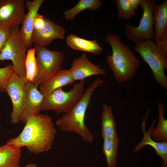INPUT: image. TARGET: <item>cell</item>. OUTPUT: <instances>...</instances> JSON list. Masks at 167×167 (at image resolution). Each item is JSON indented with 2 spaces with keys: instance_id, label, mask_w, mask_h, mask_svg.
I'll return each mask as SVG.
<instances>
[{
  "instance_id": "1",
  "label": "cell",
  "mask_w": 167,
  "mask_h": 167,
  "mask_svg": "<svg viewBox=\"0 0 167 167\" xmlns=\"http://www.w3.org/2000/svg\"><path fill=\"white\" fill-rule=\"evenodd\" d=\"M25 124L21 133L7 140L6 144L18 148L25 147L30 153L36 154L52 148L57 131L50 116L39 114L31 117Z\"/></svg>"
},
{
  "instance_id": "2",
  "label": "cell",
  "mask_w": 167,
  "mask_h": 167,
  "mask_svg": "<svg viewBox=\"0 0 167 167\" xmlns=\"http://www.w3.org/2000/svg\"><path fill=\"white\" fill-rule=\"evenodd\" d=\"M110 46L112 53L106 56V63L117 82L122 84L132 79L137 73L140 60L129 46L123 43L119 36L114 33L105 38Z\"/></svg>"
},
{
  "instance_id": "3",
  "label": "cell",
  "mask_w": 167,
  "mask_h": 167,
  "mask_svg": "<svg viewBox=\"0 0 167 167\" xmlns=\"http://www.w3.org/2000/svg\"><path fill=\"white\" fill-rule=\"evenodd\" d=\"M104 83V79H95L85 90L82 97L74 106L56 121V124L60 131L76 133L87 142L93 141V134L86 125L85 117L92 94Z\"/></svg>"
},
{
  "instance_id": "4",
  "label": "cell",
  "mask_w": 167,
  "mask_h": 167,
  "mask_svg": "<svg viewBox=\"0 0 167 167\" xmlns=\"http://www.w3.org/2000/svg\"><path fill=\"white\" fill-rule=\"evenodd\" d=\"M133 49L150 67L157 83L162 89L167 90V78L165 71L167 69V54L151 40L136 43Z\"/></svg>"
},
{
  "instance_id": "5",
  "label": "cell",
  "mask_w": 167,
  "mask_h": 167,
  "mask_svg": "<svg viewBox=\"0 0 167 167\" xmlns=\"http://www.w3.org/2000/svg\"><path fill=\"white\" fill-rule=\"evenodd\" d=\"M36 50L37 71L32 82L37 87L56 75L62 70L63 54L34 43Z\"/></svg>"
},
{
  "instance_id": "6",
  "label": "cell",
  "mask_w": 167,
  "mask_h": 167,
  "mask_svg": "<svg viewBox=\"0 0 167 167\" xmlns=\"http://www.w3.org/2000/svg\"><path fill=\"white\" fill-rule=\"evenodd\" d=\"M85 80L74 84L72 88L65 91L62 88L45 96L41 111L52 110L57 114L69 111L81 99L85 90Z\"/></svg>"
},
{
  "instance_id": "7",
  "label": "cell",
  "mask_w": 167,
  "mask_h": 167,
  "mask_svg": "<svg viewBox=\"0 0 167 167\" xmlns=\"http://www.w3.org/2000/svg\"><path fill=\"white\" fill-rule=\"evenodd\" d=\"M19 27L10 29L9 37L0 54V63L11 60L14 72L20 77L26 79L25 62L28 48L19 34Z\"/></svg>"
},
{
  "instance_id": "8",
  "label": "cell",
  "mask_w": 167,
  "mask_h": 167,
  "mask_svg": "<svg viewBox=\"0 0 167 167\" xmlns=\"http://www.w3.org/2000/svg\"><path fill=\"white\" fill-rule=\"evenodd\" d=\"M156 3L153 0H140L143 13L139 25L135 27L129 23L125 24L126 36L133 42L154 39L153 9Z\"/></svg>"
},
{
  "instance_id": "9",
  "label": "cell",
  "mask_w": 167,
  "mask_h": 167,
  "mask_svg": "<svg viewBox=\"0 0 167 167\" xmlns=\"http://www.w3.org/2000/svg\"><path fill=\"white\" fill-rule=\"evenodd\" d=\"M27 81L14 72L6 84V92L11 98L13 106L11 122L14 124L20 122L25 106Z\"/></svg>"
},
{
  "instance_id": "10",
  "label": "cell",
  "mask_w": 167,
  "mask_h": 167,
  "mask_svg": "<svg viewBox=\"0 0 167 167\" xmlns=\"http://www.w3.org/2000/svg\"><path fill=\"white\" fill-rule=\"evenodd\" d=\"M24 0H0V27L10 29L22 24L25 17Z\"/></svg>"
},
{
  "instance_id": "11",
  "label": "cell",
  "mask_w": 167,
  "mask_h": 167,
  "mask_svg": "<svg viewBox=\"0 0 167 167\" xmlns=\"http://www.w3.org/2000/svg\"><path fill=\"white\" fill-rule=\"evenodd\" d=\"M154 42L167 54V0L157 4L153 9Z\"/></svg>"
},
{
  "instance_id": "12",
  "label": "cell",
  "mask_w": 167,
  "mask_h": 167,
  "mask_svg": "<svg viewBox=\"0 0 167 167\" xmlns=\"http://www.w3.org/2000/svg\"><path fill=\"white\" fill-rule=\"evenodd\" d=\"M32 82L28 81L26 84L25 102L20 122L24 124L29 117L39 114L45 98Z\"/></svg>"
},
{
  "instance_id": "13",
  "label": "cell",
  "mask_w": 167,
  "mask_h": 167,
  "mask_svg": "<svg viewBox=\"0 0 167 167\" xmlns=\"http://www.w3.org/2000/svg\"><path fill=\"white\" fill-rule=\"evenodd\" d=\"M44 2V0H27L25 2L28 12L19 29V34L28 48H31L32 45L34 21L39 8Z\"/></svg>"
},
{
  "instance_id": "14",
  "label": "cell",
  "mask_w": 167,
  "mask_h": 167,
  "mask_svg": "<svg viewBox=\"0 0 167 167\" xmlns=\"http://www.w3.org/2000/svg\"><path fill=\"white\" fill-rule=\"evenodd\" d=\"M70 69L75 81L82 80L91 76L103 75L106 73L100 65H96L90 61L85 53L73 60Z\"/></svg>"
},
{
  "instance_id": "15",
  "label": "cell",
  "mask_w": 167,
  "mask_h": 167,
  "mask_svg": "<svg viewBox=\"0 0 167 167\" xmlns=\"http://www.w3.org/2000/svg\"><path fill=\"white\" fill-rule=\"evenodd\" d=\"M65 33L66 30L64 27L57 24L45 17V22L43 28L39 30L33 31V42L46 47L55 39H65Z\"/></svg>"
},
{
  "instance_id": "16",
  "label": "cell",
  "mask_w": 167,
  "mask_h": 167,
  "mask_svg": "<svg viewBox=\"0 0 167 167\" xmlns=\"http://www.w3.org/2000/svg\"><path fill=\"white\" fill-rule=\"evenodd\" d=\"M148 110L145 115L144 120L142 122L141 128L144 134V136L141 142L135 146L134 152L140 150L145 145H149L153 148L155 150L156 153L162 159L161 164L162 167H167V141L156 142L151 137V133L154 128L156 120L153 121L151 127L147 131H146V125L147 118L149 113Z\"/></svg>"
},
{
  "instance_id": "17",
  "label": "cell",
  "mask_w": 167,
  "mask_h": 167,
  "mask_svg": "<svg viewBox=\"0 0 167 167\" xmlns=\"http://www.w3.org/2000/svg\"><path fill=\"white\" fill-rule=\"evenodd\" d=\"M70 69H62L60 72L40 85L39 90L45 96L62 87L74 82Z\"/></svg>"
},
{
  "instance_id": "18",
  "label": "cell",
  "mask_w": 167,
  "mask_h": 167,
  "mask_svg": "<svg viewBox=\"0 0 167 167\" xmlns=\"http://www.w3.org/2000/svg\"><path fill=\"white\" fill-rule=\"evenodd\" d=\"M101 119V135L103 139H116L118 138L116 122L110 106L105 103L102 106Z\"/></svg>"
},
{
  "instance_id": "19",
  "label": "cell",
  "mask_w": 167,
  "mask_h": 167,
  "mask_svg": "<svg viewBox=\"0 0 167 167\" xmlns=\"http://www.w3.org/2000/svg\"><path fill=\"white\" fill-rule=\"evenodd\" d=\"M66 42L68 46L74 50L91 53L95 54L102 53V48L96 40L85 39L71 34L66 37Z\"/></svg>"
},
{
  "instance_id": "20",
  "label": "cell",
  "mask_w": 167,
  "mask_h": 167,
  "mask_svg": "<svg viewBox=\"0 0 167 167\" xmlns=\"http://www.w3.org/2000/svg\"><path fill=\"white\" fill-rule=\"evenodd\" d=\"M21 148L5 144L0 146V167H21Z\"/></svg>"
},
{
  "instance_id": "21",
  "label": "cell",
  "mask_w": 167,
  "mask_h": 167,
  "mask_svg": "<svg viewBox=\"0 0 167 167\" xmlns=\"http://www.w3.org/2000/svg\"><path fill=\"white\" fill-rule=\"evenodd\" d=\"M102 4L99 0H80L73 7L63 11L64 18L67 21L73 19L83 11H96L101 8Z\"/></svg>"
},
{
  "instance_id": "22",
  "label": "cell",
  "mask_w": 167,
  "mask_h": 167,
  "mask_svg": "<svg viewBox=\"0 0 167 167\" xmlns=\"http://www.w3.org/2000/svg\"><path fill=\"white\" fill-rule=\"evenodd\" d=\"M159 120L157 126L152 130L150 135L154 140L158 142L167 141V120L164 117L165 108L164 104L160 101L158 104Z\"/></svg>"
},
{
  "instance_id": "23",
  "label": "cell",
  "mask_w": 167,
  "mask_h": 167,
  "mask_svg": "<svg viewBox=\"0 0 167 167\" xmlns=\"http://www.w3.org/2000/svg\"><path fill=\"white\" fill-rule=\"evenodd\" d=\"M119 139H104L102 146L107 167H115L119 149Z\"/></svg>"
},
{
  "instance_id": "24",
  "label": "cell",
  "mask_w": 167,
  "mask_h": 167,
  "mask_svg": "<svg viewBox=\"0 0 167 167\" xmlns=\"http://www.w3.org/2000/svg\"><path fill=\"white\" fill-rule=\"evenodd\" d=\"M25 66L26 79L28 81L32 82L37 71L36 50L35 48H29L27 51Z\"/></svg>"
},
{
  "instance_id": "25",
  "label": "cell",
  "mask_w": 167,
  "mask_h": 167,
  "mask_svg": "<svg viewBox=\"0 0 167 167\" xmlns=\"http://www.w3.org/2000/svg\"><path fill=\"white\" fill-rule=\"evenodd\" d=\"M115 2L118 8V19L128 20L137 14L136 10L131 6L128 0H116Z\"/></svg>"
},
{
  "instance_id": "26",
  "label": "cell",
  "mask_w": 167,
  "mask_h": 167,
  "mask_svg": "<svg viewBox=\"0 0 167 167\" xmlns=\"http://www.w3.org/2000/svg\"><path fill=\"white\" fill-rule=\"evenodd\" d=\"M12 65H9L0 68V91L6 92L8 81L14 72Z\"/></svg>"
},
{
  "instance_id": "27",
  "label": "cell",
  "mask_w": 167,
  "mask_h": 167,
  "mask_svg": "<svg viewBox=\"0 0 167 167\" xmlns=\"http://www.w3.org/2000/svg\"><path fill=\"white\" fill-rule=\"evenodd\" d=\"M10 29L4 27H0V54L9 37Z\"/></svg>"
},
{
  "instance_id": "28",
  "label": "cell",
  "mask_w": 167,
  "mask_h": 167,
  "mask_svg": "<svg viewBox=\"0 0 167 167\" xmlns=\"http://www.w3.org/2000/svg\"><path fill=\"white\" fill-rule=\"evenodd\" d=\"M45 17L38 13L34 21V31H38L43 28L45 25Z\"/></svg>"
},
{
  "instance_id": "29",
  "label": "cell",
  "mask_w": 167,
  "mask_h": 167,
  "mask_svg": "<svg viewBox=\"0 0 167 167\" xmlns=\"http://www.w3.org/2000/svg\"><path fill=\"white\" fill-rule=\"evenodd\" d=\"M131 6L134 9L136 10L140 5V0H128Z\"/></svg>"
},
{
  "instance_id": "30",
  "label": "cell",
  "mask_w": 167,
  "mask_h": 167,
  "mask_svg": "<svg viewBox=\"0 0 167 167\" xmlns=\"http://www.w3.org/2000/svg\"><path fill=\"white\" fill-rule=\"evenodd\" d=\"M24 167H37L36 165L33 163L27 164Z\"/></svg>"
},
{
  "instance_id": "31",
  "label": "cell",
  "mask_w": 167,
  "mask_h": 167,
  "mask_svg": "<svg viewBox=\"0 0 167 167\" xmlns=\"http://www.w3.org/2000/svg\"><path fill=\"white\" fill-rule=\"evenodd\" d=\"M1 116V113H0V117Z\"/></svg>"
}]
</instances>
